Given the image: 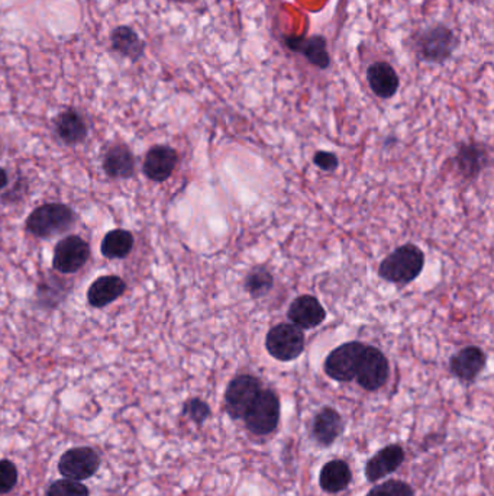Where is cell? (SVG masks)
<instances>
[{
    "instance_id": "cell-1",
    "label": "cell",
    "mask_w": 494,
    "mask_h": 496,
    "mask_svg": "<svg viewBox=\"0 0 494 496\" xmlns=\"http://www.w3.org/2000/svg\"><path fill=\"white\" fill-rule=\"evenodd\" d=\"M77 213L68 204H44L35 208L25 221V230L35 239H51L76 227Z\"/></svg>"
},
{
    "instance_id": "cell-16",
    "label": "cell",
    "mask_w": 494,
    "mask_h": 496,
    "mask_svg": "<svg viewBox=\"0 0 494 496\" xmlns=\"http://www.w3.org/2000/svg\"><path fill=\"white\" fill-rule=\"evenodd\" d=\"M345 431V422L335 408L325 406L315 415L312 422V436L322 448H329Z\"/></svg>"
},
{
    "instance_id": "cell-27",
    "label": "cell",
    "mask_w": 494,
    "mask_h": 496,
    "mask_svg": "<svg viewBox=\"0 0 494 496\" xmlns=\"http://www.w3.org/2000/svg\"><path fill=\"white\" fill-rule=\"evenodd\" d=\"M366 496H415V491L408 482L390 479L374 486Z\"/></svg>"
},
{
    "instance_id": "cell-14",
    "label": "cell",
    "mask_w": 494,
    "mask_h": 496,
    "mask_svg": "<svg viewBox=\"0 0 494 496\" xmlns=\"http://www.w3.org/2000/svg\"><path fill=\"white\" fill-rule=\"evenodd\" d=\"M287 318L300 330H314L325 321L326 311L315 296L302 295L290 303Z\"/></svg>"
},
{
    "instance_id": "cell-23",
    "label": "cell",
    "mask_w": 494,
    "mask_h": 496,
    "mask_svg": "<svg viewBox=\"0 0 494 496\" xmlns=\"http://www.w3.org/2000/svg\"><path fill=\"white\" fill-rule=\"evenodd\" d=\"M68 282L61 277L54 276V274H48L46 279H42L39 283V289H37V302L39 307L44 309H56L63 300L67 298Z\"/></svg>"
},
{
    "instance_id": "cell-5",
    "label": "cell",
    "mask_w": 494,
    "mask_h": 496,
    "mask_svg": "<svg viewBox=\"0 0 494 496\" xmlns=\"http://www.w3.org/2000/svg\"><path fill=\"white\" fill-rule=\"evenodd\" d=\"M265 349L276 361H296L305 350V334L299 326L282 322L268 331Z\"/></svg>"
},
{
    "instance_id": "cell-29",
    "label": "cell",
    "mask_w": 494,
    "mask_h": 496,
    "mask_svg": "<svg viewBox=\"0 0 494 496\" xmlns=\"http://www.w3.org/2000/svg\"><path fill=\"white\" fill-rule=\"evenodd\" d=\"M211 406L204 399L192 398L183 405V415L196 422L197 425L204 424V421L211 417Z\"/></svg>"
},
{
    "instance_id": "cell-15",
    "label": "cell",
    "mask_w": 494,
    "mask_h": 496,
    "mask_svg": "<svg viewBox=\"0 0 494 496\" xmlns=\"http://www.w3.org/2000/svg\"><path fill=\"white\" fill-rule=\"evenodd\" d=\"M486 352L475 345H468L454 354L449 361V371L463 382H474L486 368Z\"/></svg>"
},
{
    "instance_id": "cell-28",
    "label": "cell",
    "mask_w": 494,
    "mask_h": 496,
    "mask_svg": "<svg viewBox=\"0 0 494 496\" xmlns=\"http://www.w3.org/2000/svg\"><path fill=\"white\" fill-rule=\"evenodd\" d=\"M47 496H89V489L80 482L63 479L48 486Z\"/></svg>"
},
{
    "instance_id": "cell-19",
    "label": "cell",
    "mask_w": 494,
    "mask_h": 496,
    "mask_svg": "<svg viewBox=\"0 0 494 496\" xmlns=\"http://www.w3.org/2000/svg\"><path fill=\"white\" fill-rule=\"evenodd\" d=\"M126 292V283L124 279L115 274H106L96 279L87 291L89 305L98 309L108 307L119 300Z\"/></svg>"
},
{
    "instance_id": "cell-10",
    "label": "cell",
    "mask_w": 494,
    "mask_h": 496,
    "mask_svg": "<svg viewBox=\"0 0 494 496\" xmlns=\"http://www.w3.org/2000/svg\"><path fill=\"white\" fill-rule=\"evenodd\" d=\"M100 466V457L96 450L91 448H76L65 451L61 456L58 469L65 479L84 481L98 472Z\"/></svg>"
},
{
    "instance_id": "cell-17",
    "label": "cell",
    "mask_w": 494,
    "mask_h": 496,
    "mask_svg": "<svg viewBox=\"0 0 494 496\" xmlns=\"http://www.w3.org/2000/svg\"><path fill=\"white\" fill-rule=\"evenodd\" d=\"M54 133L63 144L79 145L86 141L89 126L79 110L68 108L54 119Z\"/></svg>"
},
{
    "instance_id": "cell-8",
    "label": "cell",
    "mask_w": 494,
    "mask_h": 496,
    "mask_svg": "<svg viewBox=\"0 0 494 496\" xmlns=\"http://www.w3.org/2000/svg\"><path fill=\"white\" fill-rule=\"evenodd\" d=\"M91 258V246L80 235H67L54 248L53 267L58 274H76Z\"/></svg>"
},
{
    "instance_id": "cell-6",
    "label": "cell",
    "mask_w": 494,
    "mask_h": 496,
    "mask_svg": "<svg viewBox=\"0 0 494 496\" xmlns=\"http://www.w3.org/2000/svg\"><path fill=\"white\" fill-rule=\"evenodd\" d=\"M263 390V383L253 375H238L225 390V411L232 420H244L249 406Z\"/></svg>"
},
{
    "instance_id": "cell-22",
    "label": "cell",
    "mask_w": 494,
    "mask_h": 496,
    "mask_svg": "<svg viewBox=\"0 0 494 496\" xmlns=\"http://www.w3.org/2000/svg\"><path fill=\"white\" fill-rule=\"evenodd\" d=\"M110 48L122 57L136 63L145 53V42L140 39V35L136 34L135 30L121 25L115 28L110 34Z\"/></svg>"
},
{
    "instance_id": "cell-13",
    "label": "cell",
    "mask_w": 494,
    "mask_h": 496,
    "mask_svg": "<svg viewBox=\"0 0 494 496\" xmlns=\"http://www.w3.org/2000/svg\"><path fill=\"white\" fill-rule=\"evenodd\" d=\"M406 458V451L400 444H389L373 456V457L366 463L364 467V474L366 479L371 483L385 479L389 474H394Z\"/></svg>"
},
{
    "instance_id": "cell-2",
    "label": "cell",
    "mask_w": 494,
    "mask_h": 496,
    "mask_svg": "<svg viewBox=\"0 0 494 496\" xmlns=\"http://www.w3.org/2000/svg\"><path fill=\"white\" fill-rule=\"evenodd\" d=\"M425 265V254L415 244H404L378 265V276L390 283L408 284L415 281Z\"/></svg>"
},
{
    "instance_id": "cell-18",
    "label": "cell",
    "mask_w": 494,
    "mask_h": 496,
    "mask_svg": "<svg viewBox=\"0 0 494 496\" xmlns=\"http://www.w3.org/2000/svg\"><path fill=\"white\" fill-rule=\"evenodd\" d=\"M103 171L110 178H129L135 175V157L124 143L108 145L102 159Z\"/></svg>"
},
{
    "instance_id": "cell-26",
    "label": "cell",
    "mask_w": 494,
    "mask_h": 496,
    "mask_svg": "<svg viewBox=\"0 0 494 496\" xmlns=\"http://www.w3.org/2000/svg\"><path fill=\"white\" fill-rule=\"evenodd\" d=\"M273 286H274V277H273L270 270L261 267V265L249 270L246 281H244V288H246L247 293L254 300L267 295L272 291Z\"/></svg>"
},
{
    "instance_id": "cell-9",
    "label": "cell",
    "mask_w": 494,
    "mask_h": 496,
    "mask_svg": "<svg viewBox=\"0 0 494 496\" xmlns=\"http://www.w3.org/2000/svg\"><path fill=\"white\" fill-rule=\"evenodd\" d=\"M366 344L360 341H350L329 352L325 361L324 370L336 382H351L357 375L360 359Z\"/></svg>"
},
{
    "instance_id": "cell-24",
    "label": "cell",
    "mask_w": 494,
    "mask_h": 496,
    "mask_svg": "<svg viewBox=\"0 0 494 496\" xmlns=\"http://www.w3.org/2000/svg\"><path fill=\"white\" fill-rule=\"evenodd\" d=\"M134 244H135V239H134L133 232L117 228L103 237L100 251H102L103 257L109 258V260H122L131 254Z\"/></svg>"
},
{
    "instance_id": "cell-32",
    "label": "cell",
    "mask_w": 494,
    "mask_h": 496,
    "mask_svg": "<svg viewBox=\"0 0 494 496\" xmlns=\"http://www.w3.org/2000/svg\"><path fill=\"white\" fill-rule=\"evenodd\" d=\"M9 185L8 171L4 167H0V190H4Z\"/></svg>"
},
{
    "instance_id": "cell-7",
    "label": "cell",
    "mask_w": 494,
    "mask_h": 496,
    "mask_svg": "<svg viewBox=\"0 0 494 496\" xmlns=\"http://www.w3.org/2000/svg\"><path fill=\"white\" fill-rule=\"evenodd\" d=\"M390 376V364L385 352L373 345H366L360 359L355 379L367 392H376L385 387Z\"/></svg>"
},
{
    "instance_id": "cell-20",
    "label": "cell",
    "mask_w": 494,
    "mask_h": 496,
    "mask_svg": "<svg viewBox=\"0 0 494 496\" xmlns=\"http://www.w3.org/2000/svg\"><path fill=\"white\" fill-rule=\"evenodd\" d=\"M367 82L374 95L381 99L393 98L399 91V74L387 61H377L367 68Z\"/></svg>"
},
{
    "instance_id": "cell-25",
    "label": "cell",
    "mask_w": 494,
    "mask_h": 496,
    "mask_svg": "<svg viewBox=\"0 0 494 496\" xmlns=\"http://www.w3.org/2000/svg\"><path fill=\"white\" fill-rule=\"evenodd\" d=\"M487 154L483 145L464 144L461 145L460 152L456 154L455 161L461 175L465 178H474L484 169Z\"/></svg>"
},
{
    "instance_id": "cell-4",
    "label": "cell",
    "mask_w": 494,
    "mask_h": 496,
    "mask_svg": "<svg viewBox=\"0 0 494 496\" xmlns=\"http://www.w3.org/2000/svg\"><path fill=\"white\" fill-rule=\"evenodd\" d=\"M280 415L282 405L279 395L274 390L263 389L244 417L246 429L254 436H270L279 427Z\"/></svg>"
},
{
    "instance_id": "cell-21",
    "label": "cell",
    "mask_w": 494,
    "mask_h": 496,
    "mask_svg": "<svg viewBox=\"0 0 494 496\" xmlns=\"http://www.w3.org/2000/svg\"><path fill=\"white\" fill-rule=\"evenodd\" d=\"M352 481L351 467L345 460L335 458L325 463L319 474V486L326 493H340L350 486Z\"/></svg>"
},
{
    "instance_id": "cell-30",
    "label": "cell",
    "mask_w": 494,
    "mask_h": 496,
    "mask_svg": "<svg viewBox=\"0 0 494 496\" xmlns=\"http://www.w3.org/2000/svg\"><path fill=\"white\" fill-rule=\"evenodd\" d=\"M18 482V470L11 460H0V493H9Z\"/></svg>"
},
{
    "instance_id": "cell-11",
    "label": "cell",
    "mask_w": 494,
    "mask_h": 496,
    "mask_svg": "<svg viewBox=\"0 0 494 496\" xmlns=\"http://www.w3.org/2000/svg\"><path fill=\"white\" fill-rule=\"evenodd\" d=\"M284 46L293 53L302 54L306 61L321 70H326L331 65L328 42L322 35H289L284 37Z\"/></svg>"
},
{
    "instance_id": "cell-31",
    "label": "cell",
    "mask_w": 494,
    "mask_h": 496,
    "mask_svg": "<svg viewBox=\"0 0 494 496\" xmlns=\"http://www.w3.org/2000/svg\"><path fill=\"white\" fill-rule=\"evenodd\" d=\"M314 163L316 164L321 170L333 171L336 167L340 166V160L336 154L329 152H316L314 156Z\"/></svg>"
},
{
    "instance_id": "cell-12",
    "label": "cell",
    "mask_w": 494,
    "mask_h": 496,
    "mask_svg": "<svg viewBox=\"0 0 494 496\" xmlns=\"http://www.w3.org/2000/svg\"><path fill=\"white\" fill-rule=\"evenodd\" d=\"M178 164V152L169 145H154L143 159V171L152 182H166Z\"/></svg>"
},
{
    "instance_id": "cell-3",
    "label": "cell",
    "mask_w": 494,
    "mask_h": 496,
    "mask_svg": "<svg viewBox=\"0 0 494 496\" xmlns=\"http://www.w3.org/2000/svg\"><path fill=\"white\" fill-rule=\"evenodd\" d=\"M460 39L451 28L442 23L427 28L418 35L415 49L418 57L429 65H442L453 57Z\"/></svg>"
}]
</instances>
